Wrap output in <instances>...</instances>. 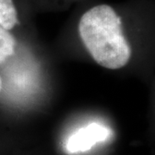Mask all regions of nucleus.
Wrapping results in <instances>:
<instances>
[{
	"label": "nucleus",
	"instance_id": "f03ea898",
	"mask_svg": "<svg viewBox=\"0 0 155 155\" xmlns=\"http://www.w3.org/2000/svg\"><path fill=\"white\" fill-rule=\"evenodd\" d=\"M110 135V129L99 123H91L78 129L68 139L67 149L69 153H79L90 150L95 144L104 141Z\"/></svg>",
	"mask_w": 155,
	"mask_h": 155
},
{
	"label": "nucleus",
	"instance_id": "39448f33",
	"mask_svg": "<svg viewBox=\"0 0 155 155\" xmlns=\"http://www.w3.org/2000/svg\"><path fill=\"white\" fill-rule=\"evenodd\" d=\"M3 90V79H2V77L0 76V93Z\"/></svg>",
	"mask_w": 155,
	"mask_h": 155
},
{
	"label": "nucleus",
	"instance_id": "7ed1b4c3",
	"mask_svg": "<svg viewBox=\"0 0 155 155\" xmlns=\"http://www.w3.org/2000/svg\"><path fill=\"white\" fill-rule=\"evenodd\" d=\"M18 22V14L14 0H0V25L11 31Z\"/></svg>",
	"mask_w": 155,
	"mask_h": 155
},
{
	"label": "nucleus",
	"instance_id": "f257e3e1",
	"mask_svg": "<svg viewBox=\"0 0 155 155\" xmlns=\"http://www.w3.org/2000/svg\"><path fill=\"white\" fill-rule=\"evenodd\" d=\"M83 43L94 61L108 69L126 66L131 48L122 34V19L109 5H98L85 11L78 22Z\"/></svg>",
	"mask_w": 155,
	"mask_h": 155
},
{
	"label": "nucleus",
	"instance_id": "20e7f679",
	"mask_svg": "<svg viewBox=\"0 0 155 155\" xmlns=\"http://www.w3.org/2000/svg\"><path fill=\"white\" fill-rule=\"evenodd\" d=\"M16 45V40L11 31L0 25V65L14 54Z\"/></svg>",
	"mask_w": 155,
	"mask_h": 155
}]
</instances>
